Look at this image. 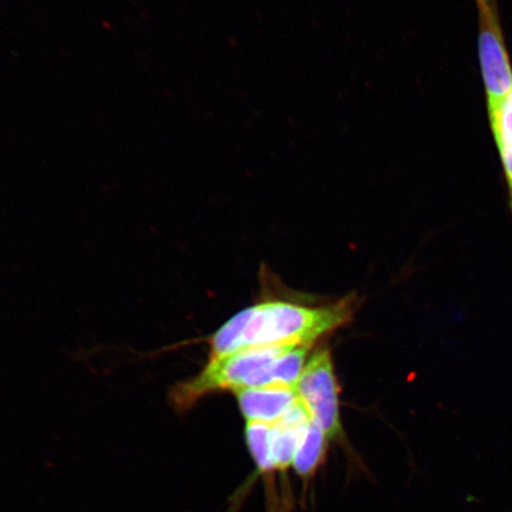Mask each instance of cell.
<instances>
[{
    "label": "cell",
    "instance_id": "obj_1",
    "mask_svg": "<svg viewBox=\"0 0 512 512\" xmlns=\"http://www.w3.org/2000/svg\"><path fill=\"white\" fill-rule=\"evenodd\" d=\"M350 299L328 306H305L287 302H268L248 307L228 320L208 338L209 358L235 352L288 345L312 344L349 322Z\"/></svg>",
    "mask_w": 512,
    "mask_h": 512
},
{
    "label": "cell",
    "instance_id": "obj_2",
    "mask_svg": "<svg viewBox=\"0 0 512 512\" xmlns=\"http://www.w3.org/2000/svg\"><path fill=\"white\" fill-rule=\"evenodd\" d=\"M288 347L253 348L235 354L209 358L201 373L189 380L179 381L169 390V401L179 414L190 411L209 394L255 386V381Z\"/></svg>",
    "mask_w": 512,
    "mask_h": 512
},
{
    "label": "cell",
    "instance_id": "obj_3",
    "mask_svg": "<svg viewBox=\"0 0 512 512\" xmlns=\"http://www.w3.org/2000/svg\"><path fill=\"white\" fill-rule=\"evenodd\" d=\"M300 403L313 424L330 441L344 439L341 412H339L338 384L334 362L328 349H320L306 363L297 384Z\"/></svg>",
    "mask_w": 512,
    "mask_h": 512
},
{
    "label": "cell",
    "instance_id": "obj_4",
    "mask_svg": "<svg viewBox=\"0 0 512 512\" xmlns=\"http://www.w3.org/2000/svg\"><path fill=\"white\" fill-rule=\"evenodd\" d=\"M479 15L478 51L488 112H495L512 91V66L505 46L496 0H476Z\"/></svg>",
    "mask_w": 512,
    "mask_h": 512
},
{
    "label": "cell",
    "instance_id": "obj_5",
    "mask_svg": "<svg viewBox=\"0 0 512 512\" xmlns=\"http://www.w3.org/2000/svg\"><path fill=\"white\" fill-rule=\"evenodd\" d=\"M246 422L274 425L299 402L297 390L288 387H249L235 392Z\"/></svg>",
    "mask_w": 512,
    "mask_h": 512
},
{
    "label": "cell",
    "instance_id": "obj_6",
    "mask_svg": "<svg viewBox=\"0 0 512 512\" xmlns=\"http://www.w3.org/2000/svg\"><path fill=\"white\" fill-rule=\"evenodd\" d=\"M311 347L312 344L292 345L262 371L254 387L279 386L296 389Z\"/></svg>",
    "mask_w": 512,
    "mask_h": 512
},
{
    "label": "cell",
    "instance_id": "obj_7",
    "mask_svg": "<svg viewBox=\"0 0 512 512\" xmlns=\"http://www.w3.org/2000/svg\"><path fill=\"white\" fill-rule=\"evenodd\" d=\"M330 440L320 428L310 420L298 441L294 453L292 469L298 477L309 480L316 475L325 462Z\"/></svg>",
    "mask_w": 512,
    "mask_h": 512
},
{
    "label": "cell",
    "instance_id": "obj_8",
    "mask_svg": "<svg viewBox=\"0 0 512 512\" xmlns=\"http://www.w3.org/2000/svg\"><path fill=\"white\" fill-rule=\"evenodd\" d=\"M492 136L502 159L512 213V91L495 112L489 114Z\"/></svg>",
    "mask_w": 512,
    "mask_h": 512
},
{
    "label": "cell",
    "instance_id": "obj_9",
    "mask_svg": "<svg viewBox=\"0 0 512 512\" xmlns=\"http://www.w3.org/2000/svg\"><path fill=\"white\" fill-rule=\"evenodd\" d=\"M246 443L249 453L261 473L275 470L272 452V425L246 422Z\"/></svg>",
    "mask_w": 512,
    "mask_h": 512
}]
</instances>
